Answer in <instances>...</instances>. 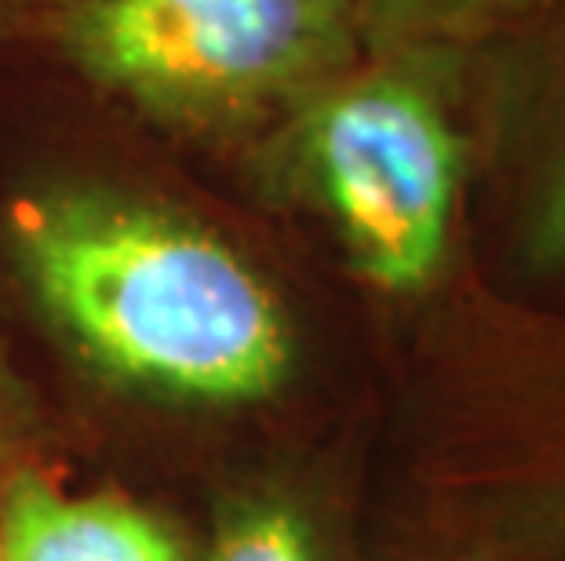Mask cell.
Returning <instances> with one entry per match:
<instances>
[{"mask_svg": "<svg viewBox=\"0 0 565 561\" xmlns=\"http://www.w3.org/2000/svg\"><path fill=\"white\" fill-rule=\"evenodd\" d=\"M44 314L106 376L179 401L242 404L292 368V325L263 273L209 226L110 186H55L8 219Z\"/></svg>", "mask_w": 565, "mask_h": 561, "instance_id": "obj_1", "label": "cell"}, {"mask_svg": "<svg viewBox=\"0 0 565 561\" xmlns=\"http://www.w3.org/2000/svg\"><path fill=\"white\" fill-rule=\"evenodd\" d=\"M63 47L168 131H270L365 58L351 0H74Z\"/></svg>", "mask_w": 565, "mask_h": 561, "instance_id": "obj_2", "label": "cell"}, {"mask_svg": "<svg viewBox=\"0 0 565 561\" xmlns=\"http://www.w3.org/2000/svg\"><path fill=\"white\" fill-rule=\"evenodd\" d=\"M424 63L365 55L270 128L278 169L383 292L435 278L460 197L463 142Z\"/></svg>", "mask_w": 565, "mask_h": 561, "instance_id": "obj_3", "label": "cell"}, {"mask_svg": "<svg viewBox=\"0 0 565 561\" xmlns=\"http://www.w3.org/2000/svg\"><path fill=\"white\" fill-rule=\"evenodd\" d=\"M4 561H186L179 532L131 499L74 496L33 471L0 493Z\"/></svg>", "mask_w": 565, "mask_h": 561, "instance_id": "obj_4", "label": "cell"}, {"mask_svg": "<svg viewBox=\"0 0 565 561\" xmlns=\"http://www.w3.org/2000/svg\"><path fill=\"white\" fill-rule=\"evenodd\" d=\"M540 354L536 412L503 499L508 561H565V314H551Z\"/></svg>", "mask_w": 565, "mask_h": 561, "instance_id": "obj_5", "label": "cell"}, {"mask_svg": "<svg viewBox=\"0 0 565 561\" xmlns=\"http://www.w3.org/2000/svg\"><path fill=\"white\" fill-rule=\"evenodd\" d=\"M562 0H351L365 55L438 58L555 8Z\"/></svg>", "mask_w": 565, "mask_h": 561, "instance_id": "obj_6", "label": "cell"}, {"mask_svg": "<svg viewBox=\"0 0 565 561\" xmlns=\"http://www.w3.org/2000/svg\"><path fill=\"white\" fill-rule=\"evenodd\" d=\"M209 561H324L318 529L288 499H248L223 518Z\"/></svg>", "mask_w": 565, "mask_h": 561, "instance_id": "obj_7", "label": "cell"}, {"mask_svg": "<svg viewBox=\"0 0 565 561\" xmlns=\"http://www.w3.org/2000/svg\"><path fill=\"white\" fill-rule=\"evenodd\" d=\"M529 252L540 267H565V153L551 172L544 197L536 205L533 230H529Z\"/></svg>", "mask_w": 565, "mask_h": 561, "instance_id": "obj_8", "label": "cell"}, {"mask_svg": "<svg viewBox=\"0 0 565 561\" xmlns=\"http://www.w3.org/2000/svg\"><path fill=\"white\" fill-rule=\"evenodd\" d=\"M0 561H4V554H0Z\"/></svg>", "mask_w": 565, "mask_h": 561, "instance_id": "obj_9", "label": "cell"}]
</instances>
